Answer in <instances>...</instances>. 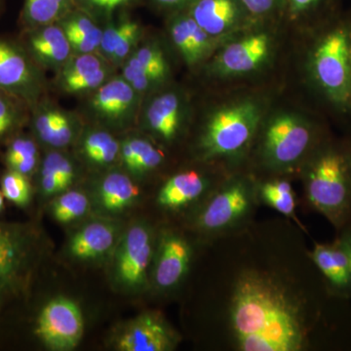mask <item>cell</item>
Listing matches in <instances>:
<instances>
[{
    "label": "cell",
    "instance_id": "6da1fadb",
    "mask_svg": "<svg viewBox=\"0 0 351 351\" xmlns=\"http://www.w3.org/2000/svg\"><path fill=\"white\" fill-rule=\"evenodd\" d=\"M230 318L240 350L297 351L306 343L301 309L263 277L249 274L239 281Z\"/></svg>",
    "mask_w": 351,
    "mask_h": 351
},
{
    "label": "cell",
    "instance_id": "bcb514c9",
    "mask_svg": "<svg viewBox=\"0 0 351 351\" xmlns=\"http://www.w3.org/2000/svg\"><path fill=\"white\" fill-rule=\"evenodd\" d=\"M2 0H0V5H1Z\"/></svg>",
    "mask_w": 351,
    "mask_h": 351
},
{
    "label": "cell",
    "instance_id": "484cf974",
    "mask_svg": "<svg viewBox=\"0 0 351 351\" xmlns=\"http://www.w3.org/2000/svg\"><path fill=\"white\" fill-rule=\"evenodd\" d=\"M83 152L85 156L96 164L108 165L119 156V142L105 131H93L88 134L83 140Z\"/></svg>",
    "mask_w": 351,
    "mask_h": 351
},
{
    "label": "cell",
    "instance_id": "7bdbcfd3",
    "mask_svg": "<svg viewBox=\"0 0 351 351\" xmlns=\"http://www.w3.org/2000/svg\"><path fill=\"white\" fill-rule=\"evenodd\" d=\"M348 49H350V64H351V18H350V29H348Z\"/></svg>",
    "mask_w": 351,
    "mask_h": 351
},
{
    "label": "cell",
    "instance_id": "8d00e7d4",
    "mask_svg": "<svg viewBox=\"0 0 351 351\" xmlns=\"http://www.w3.org/2000/svg\"><path fill=\"white\" fill-rule=\"evenodd\" d=\"M251 17H267L284 9V0H240Z\"/></svg>",
    "mask_w": 351,
    "mask_h": 351
},
{
    "label": "cell",
    "instance_id": "30bf717a",
    "mask_svg": "<svg viewBox=\"0 0 351 351\" xmlns=\"http://www.w3.org/2000/svg\"><path fill=\"white\" fill-rule=\"evenodd\" d=\"M186 8L211 38L232 31L249 16L240 0H193Z\"/></svg>",
    "mask_w": 351,
    "mask_h": 351
},
{
    "label": "cell",
    "instance_id": "d590c367",
    "mask_svg": "<svg viewBox=\"0 0 351 351\" xmlns=\"http://www.w3.org/2000/svg\"><path fill=\"white\" fill-rule=\"evenodd\" d=\"M107 76L108 69L103 66V68L93 71L89 75L68 80V82H61L62 87L69 93L90 91V90L97 89V88L101 86L106 82Z\"/></svg>",
    "mask_w": 351,
    "mask_h": 351
},
{
    "label": "cell",
    "instance_id": "74e56055",
    "mask_svg": "<svg viewBox=\"0 0 351 351\" xmlns=\"http://www.w3.org/2000/svg\"><path fill=\"white\" fill-rule=\"evenodd\" d=\"M163 158V152L151 145L138 157L137 161L130 171L134 174H144L158 167L162 162Z\"/></svg>",
    "mask_w": 351,
    "mask_h": 351
},
{
    "label": "cell",
    "instance_id": "52a82bcc",
    "mask_svg": "<svg viewBox=\"0 0 351 351\" xmlns=\"http://www.w3.org/2000/svg\"><path fill=\"white\" fill-rule=\"evenodd\" d=\"M152 235L147 226H132L122 240L115 261L117 280L124 287L138 289L147 281L152 258Z\"/></svg>",
    "mask_w": 351,
    "mask_h": 351
},
{
    "label": "cell",
    "instance_id": "8992f818",
    "mask_svg": "<svg viewBox=\"0 0 351 351\" xmlns=\"http://www.w3.org/2000/svg\"><path fill=\"white\" fill-rule=\"evenodd\" d=\"M84 332L80 307L73 300L57 297L41 309L36 334L50 350L69 351L80 345Z\"/></svg>",
    "mask_w": 351,
    "mask_h": 351
},
{
    "label": "cell",
    "instance_id": "9a60e30c",
    "mask_svg": "<svg viewBox=\"0 0 351 351\" xmlns=\"http://www.w3.org/2000/svg\"><path fill=\"white\" fill-rule=\"evenodd\" d=\"M136 94L137 92L126 80L114 78L98 88L92 106L101 117L117 123L132 115L135 108Z\"/></svg>",
    "mask_w": 351,
    "mask_h": 351
},
{
    "label": "cell",
    "instance_id": "7a4b0ae2",
    "mask_svg": "<svg viewBox=\"0 0 351 351\" xmlns=\"http://www.w3.org/2000/svg\"><path fill=\"white\" fill-rule=\"evenodd\" d=\"M311 206L341 230L351 221V159L348 143L323 141L315 149L306 174Z\"/></svg>",
    "mask_w": 351,
    "mask_h": 351
},
{
    "label": "cell",
    "instance_id": "603a6c76",
    "mask_svg": "<svg viewBox=\"0 0 351 351\" xmlns=\"http://www.w3.org/2000/svg\"><path fill=\"white\" fill-rule=\"evenodd\" d=\"M22 240L10 230L0 226V290L17 281L25 262Z\"/></svg>",
    "mask_w": 351,
    "mask_h": 351
},
{
    "label": "cell",
    "instance_id": "7dc6e473",
    "mask_svg": "<svg viewBox=\"0 0 351 351\" xmlns=\"http://www.w3.org/2000/svg\"><path fill=\"white\" fill-rule=\"evenodd\" d=\"M0 293H1V290H0Z\"/></svg>",
    "mask_w": 351,
    "mask_h": 351
},
{
    "label": "cell",
    "instance_id": "83f0119b",
    "mask_svg": "<svg viewBox=\"0 0 351 351\" xmlns=\"http://www.w3.org/2000/svg\"><path fill=\"white\" fill-rule=\"evenodd\" d=\"M89 209V200L84 193L71 191L58 197L53 205V215L59 223H69L82 218Z\"/></svg>",
    "mask_w": 351,
    "mask_h": 351
},
{
    "label": "cell",
    "instance_id": "2e32d148",
    "mask_svg": "<svg viewBox=\"0 0 351 351\" xmlns=\"http://www.w3.org/2000/svg\"><path fill=\"white\" fill-rule=\"evenodd\" d=\"M117 228L108 221L87 223L73 234L69 242L71 256L80 260H96L112 250L117 240Z\"/></svg>",
    "mask_w": 351,
    "mask_h": 351
},
{
    "label": "cell",
    "instance_id": "836d02e7",
    "mask_svg": "<svg viewBox=\"0 0 351 351\" xmlns=\"http://www.w3.org/2000/svg\"><path fill=\"white\" fill-rule=\"evenodd\" d=\"M103 66V62L101 61L100 58L97 57L93 53L78 54V56L71 59L69 58V61L64 64L61 82L89 75Z\"/></svg>",
    "mask_w": 351,
    "mask_h": 351
},
{
    "label": "cell",
    "instance_id": "d6a6232c",
    "mask_svg": "<svg viewBox=\"0 0 351 351\" xmlns=\"http://www.w3.org/2000/svg\"><path fill=\"white\" fill-rule=\"evenodd\" d=\"M134 68L149 69L165 77L167 73V63L162 51L156 46H144L136 51L127 64Z\"/></svg>",
    "mask_w": 351,
    "mask_h": 351
},
{
    "label": "cell",
    "instance_id": "cb8c5ba5",
    "mask_svg": "<svg viewBox=\"0 0 351 351\" xmlns=\"http://www.w3.org/2000/svg\"><path fill=\"white\" fill-rule=\"evenodd\" d=\"M75 9V0H25L22 19L32 29L56 24Z\"/></svg>",
    "mask_w": 351,
    "mask_h": 351
},
{
    "label": "cell",
    "instance_id": "4dcf8cb0",
    "mask_svg": "<svg viewBox=\"0 0 351 351\" xmlns=\"http://www.w3.org/2000/svg\"><path fill=\"white\" fill-rule=\"evenodd\" d=\"M138 0H75V8L95 21H110L119 11L137 3Z\"/></svg>",
    "mask_w": 351,
    "mask_h": 351
},
{
    "label": "cell",
    "instance_id": "ffe728a7",
    "mask_svg": "<svg viewBox=\"0 0 351 351\" xmlns=\"http://www.w3.org/2000/svg\"><path fill=\"white\" fill-rule=\"evenodd\" d=\"M32 69L25 55L11 44L0 41V89L21 92L31 86Z\"/></svg>",
    "mask_w": 351,
    "mask_h": 351
},
{
    "label": "cell",
    "instance_id": "f6af8a7d",
    "mask_svg": "<svg viewBox=\"0 0 351 351\" xmlns=\"http://www.w3.org/2000/svg\"><path fill=\"white\" fill-rule=\"evenodd\" d=\"M348 143V147H350V159H351V140Z\"/></svg>",
    "mask_w": 351,
    "mask_h": 351
},
{
    "label": "cell",
    "instance_id": "8fae6325",
    "mask_svg": "<svg viewBox=\"0 0 351 351\" xmlns=\"http://www.w3.org/2000/svg\"><path fill=\"white\" fill-rule=\"evenodd\" d=\"M311 256L331 295L339 299H350V260L339 240L332 244L316 245Z\"/></svg>",
    "mask_w": 351,
    "mask_h": 351
},
{
    "label": "cell",
    "instance_id": "ba28073f",
    "mask_svg": "<svg viewBox=\"0 0 351 351\" xmlns=\"http://www.w3.org/2000/svg\"><path fill=\"white\" fill-rule=\"evenodd\" d=\"M170 328L156 314L145 313L132 320L117 339L121 351H167L175 346Z\"/></svg>",
    "mask_w": 351,
    "mask_h": 351
},
{
    "label": "cell",
    "instance_id": "5bb4252c",
    "mask_svg": "<svg viewBox=\"0 0 351 351\" xmlns=\"http://www.w3.org/2000/svg\"><path fill=\"white\" fill-rule=\"evenodd\" d=\"M173 13L170 25L173 43L186 64L199 63L211 50V36L201 29L186 8Z\"/></svg>",
    "mask_w": 351,
    "mask_h": 351
},
{
    "label": "cell",
    "instance_id": "1f68e13d",
    "mask_svg": "<svg viewBox=\"0 0 351 351\" xmlns=\"http://www.w3.org/2000/svg\"><path fill=\"white\" fill-rule=\"evenodd\" d=\"M1 191L4 197L14 204L24 207L32 198V186L27 175L11 170L2 178Z\"/></svg>",
    "mask_w": 351,
    "mask_h": 351
},
{
    "label": "cell",
    "instance_id": "60d3db41",
    "mask_svg": "<svg viewBox=\"0 0 351 351\" xmlns=\"http://www.w3.org/2000/svg\"><path fill=\"white\" fill-rule=\"evenodd\" d=\"M151 1L158 8L175 12V11L182 10L188 7L193 0H151Z\"/></svg>",
    "mask_w": 351,
    "mask_h": 351
},
{
    "label": "cell",
    "instance_id": "e0dca14e",
    "mask_svg": "<svg viewBox=\"0 0 351 351\" xmlns=\"http://www.w3.org/2000/svg\"><path fill=\"white\" fill-rule=\"evenodd\" d=\"M29 38V47L34 56L44 64L63 66L69 61L71 47L63 27L56 24L38 27Z\"/></svg>",
    "mask_w": 351,
    "mask_h": 351
},
{
    "label": "cell",
    "instance_id": "5b68a950",
    "mask_svg": "<svg viewBox=\"0 0 351 351\" xmlns=\"http://www.w3.org/2000/svg\"><path fill=\"white\" fill-rule=\"evenodd\" d=\"M317 126L301 117L283 113L267 126L263 154L270 165L287 167L302 158L311 147H318Z\"/></svg>",
    "mask_w": 351,
    "mask_h": 351
},
{
    "label": "cell",
    "instance_id": "f1b7e54d",
    "mask_svg": "<svg viewBox=\"0 0 351 351\" xmlns=\"http://www.w3.org/2000/svg\"><path fill=\"white\" fill-rule=\"evenodd\" d=\"M263 199L279 213L294 218L295 195L292 186L286 181L267 182L262 189Z\"/></svg>",
    "mask_w": 351,
    "mask_h": 351
},
{
    "label": "cell",
    "instance_id": "7402d4cb",
    "mask_svg": "<svg viewBox=\"0 0 351 351\" xmlns=\"http://www.w3.org/2000/svg\"><path fill=\"white\" fill-rule=\"evenodd\" d=\"M140 32V25L132 20L110 25L104 31L99 49L104 57L115 63L123 61L137 43Z\"/></svg>",
    "mask_w": 351,
    "mask_h": 351
},
{
    "label": "cell",
    "instance_id": "b9f144b4",
    "mask_svg": "<svg viewBox=\"0 0 351 351\" xmlns=\"http://www.w3.org/2000/svg\"><path fill=\"white\" fill-rule=\"evenodd\" d=\"M341 233L338 239L339 243L345 249L350 260L351 271V221L346 226L341 228Z\"/></svg>",
    "mask_w": 351,
    "mask_h": 351
},
{
    "label": "cell",
    "instance_id": "d6986e66",
    "mask_svg": "<svg viewBox=\"0 0 351 351\" xmlns=\"http://www.w3.org/2000/svg\"><path fill=\"white\" fill-rule=\"evenodd\" d=\"M147 125L159 137L172 140L179 130L182 104L175 93H165L152 101L145 114Z\"/></svg>",
    "mask_w": 351,
    "mask_h": 351
},
{
    "label": "cell",
    "instance_id": "f35d334b",
    "mask_svg": "<svg viewBox=\"0 0 351 351\" xmlns=\"http://www.w3.org/2000/svg\"><path fill=\"white\" fill-rule=\"evenodd\" d=\"M151 145V143L144 138H131L123 143L120 151H121L122 160L129 170L132 169L141 154Z\"/></svg>",
    "mask_w": 351,
    "mask_h": 351
},
{
    "label": "cell",
    "instance_id": "ee69618b",
    "mask_svg": "<svg viewBox=\"0 0 351 351\" xmlns=\"http://www.w3.org/2000/svg\"><path fill=\"white\" fill-rule=\"evenodd\" d=\"M3 198H4L3 193H2V191H0V212L2 211V209H3V207H4Z\"/></svg>",
    "mask_w": 351,
    "mask_h": 351
},
{
    "label": "cell",
    "instance_id": "7c38bea8",
    "mask_svg": "<svg viewBox=\"0 0 351 351\" xmlns=\"http://www.w3.org/2000/svg\"><path fill=\"white\" fill-rule=\"evenodd\" d=\"M269 53L267 34H253L228 45L219 55L217 68L225 75H243L258 69Z\"/></svg>",
    "mask_w": 351,
    "mask_h": 351
},
{
    "label": "cell",
    "instance_id": "e575fe53",
    "mask_svg": "<svg viewBox=\"0 0 351 351\" xmlns=\"http://www.w3.org/2000/svg\"><path fill=\"white\" fill-rule=\"evenodd\" d=\"M73 138V127L71 119L64 113L58 112L56 119L43 138L46 144L55 147L68 145Z\"/></svg>",
    "mask_w": 351,
    "mask_h": 351
},
{
    "label": "cell",
    "instance_id": "9c48e42d",
    "mask_svg": "<svg viewBox=\"0 0 351 351\" xmlns=\"http://www.w3.org/2000/svg\"><path fill=\"white\" fill-rule=\"evenodd\" d=\"M250 195L242 182H235L210 200L198 218V225L208 232H218L237 223L250 208Z\"/></svg>",
    "mask_w": 351,
    "mask_h": 351
},
{
    "label": "cell",
    "instance_id": "44dd1931",
    "mask_svg": "<svg viewBox=\"0 0 351 351\" xmlns=\"http://www.w3.org/2000/svg\"><path fill=\"white\" fill-rule=\"evenodd\" d=\"M140 191L128 176L110 173L104 178L99 186V197L104 209L120 212L131 206L137 199Z\"/></svg>",
    "mask_w": 351,
    "mask_h": 351
},
{
    "label": "cell",
    "instance_id": "4316f807",
    "mask_svg": "<svg viewBox=\"0 0 351 351\" xmlns=\"http://www.w3.org/2000/svg\"><path fill=\"white\" fill-rule=\"evenodd\" d=\"M38 158L36 145L29 138L14 141L6 154L7 163L11 170L25 175L31 174L36 169Z\"/></svg>",
    "mask_w": 351,
    "mask_h": 351
},
{
    "label": "cell",
    "instance_id": "ac0fdd59",
    "mask_svg": "<svg viewBox=\"0 0 351 351\" xmlns=\"http://www.w3.org/2000/svg\"><path fill=\"white\" fill-rule=\"evenodd\" d=\"M206 189V182L195 171L180 173L165 182L158 193V203L166 209H179L197 199Z\"/></svg>",
    "mask_w": 351,
    "mask_h": 351
},
{
    "label": "cell",
    "instance_id": "ab89813d",
    "mask_svg": "<svg viewBox=\"0 0 351 351\" xmlns=\"http://www.w3.org/2000/svg\"><path fill=\"white\" fill-rule=\"evenodd\" d=\"M15 120L16 113L12 106L0 96V136L12 128Z\"/></svg>",
    "mask_w": 351,
    "mask_h": 351
},
{
    "label": "cell",
    "instance_id": "4fadbf2b",
    "mask_svg": "<svg viewBox=\"0 0 351 351\" xmlns=\"http://www.w3.org/2000/svg\"><path fill=\"white\" fill-rule=\"evenodd\" d=\"M157 255L154 281L159 288L174 287L186 276L191 262V247L182 237L167 234L161 239Z\"/></svg>",
    "mask_w": 351,
    "mask_h": 351
},
{
    "label": "cell",
    "instance_id": "d4e9b609",
    "mask_svg": "<svg viewBox=\"0 0 351 351\" xmlns=\"http://www.w3.org/2000/svg\"><path fill=\"white\" fill-rule=\"evenodd\" d=\"M75 179L73 163L63 154H48L41 169V189L44 195H52L64 191Z\"/></svg>",
    "mask_w": 351,
    "mask_h": 351
},
{
    "label": "cell",
    "instance_id": "3957f363",
    "mask_svg": "<svg viewBox=\"0 0 351 351\" xmlns=\"http://www.w3.org/2000/svg\"><path fill=\"white\" fill-rule=\"evenodd\" d=\"M335 15L326 22L311 53L314 84L338 114L351 117V64L348 49L350 18Z\"/></svg>",
    "mask_w": 351,
    "mask_h": 351
},
{
    "label": "cell",
    "instance_id": "277c9868",
    "mask_svg": "<svg viewBox=\"0 0 351 351\" xmlns=\"http://www.w3.org/2000/svg\"><path fill=\"white\" fill-rule=\"evenodd\" d=\"M261 119V110L251 101L221 108L212 115L201 147L207 157L233 156L250 142Z\"/></svg>",
    "mask_w": 351,
    "mask_h": 351
},
{
    "label": "cell",
    "instance_id": "f546056e",
    "mask_svg": "<svg viewBox=\"0 0 351 351\" xmlns=\"http://www.w3.org/2000/svg\"><path fill=\"white\" fill-rule=\"evenodd\" d=\"M338 0H284V10L293 17L301 18L306 16H320L328 21L337 15L336 7Z\"/></svg>",
    "mask_w": 351,
    "mask_h": 351
}]
</instances>
